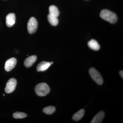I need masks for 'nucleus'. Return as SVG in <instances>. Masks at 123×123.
Returning <instances> with one entry per match:
<instances>
[{
    "label": "nucleus",
    "mask_w": 123,
    "mask_h": 123,
    "mask_svg": "<svg viewBox=\"0 0 123 123\" xmlns=\"http://www.w3.org/2000/svg\"><path fill=\"white\" fill-rule=\"evenodd\" d=\"M100 16L102 19L112 24L116 23L118 20L116 14L107 9L102 10L100 13Z\"/></svg>",
    "instance_id": "nucleus-1"
},
{
    "label": "nucleus",
    "mask_w": 123,
    "mask_h": 123,
    "mask_svg": "<svg viewBox=\"0 0 123 123\" xmlns=\"http://www.w3.org/2000/svg\"><path fill=\"white\" fill-rule=\"evenodd\" d=\"M35 90L36 93L38 96L44 97L49 93L50 88L48 85L46 83H41L36 86Z\"/></svg>",
    "instance_id": "nucleus-2"
},
{
    "label": "nucleus",
    "mask_w": 123,
    "mask_h": 123,
    "mask_svg": "<svg viewBox=\"0 0 123 123\" xmlns=\"http://www.w3.org/2000/svg\"><path fill=\"white\" fill-rule=\"evenodd\" d=\"M89 73L92 79L97 84L101 85L103 84V80L101 74L95 68H91L89 70Z\"/></svg>",
    "instance_id": "nucleus-3"
},
{
    "label": "nucleus",
    "mask_w": 123,
    "mask_h": 123,
    "mask_svg": "<svg viewBox=\"0 0 123 123\" xmlns=\"http://www.w3.org/2000/svg\"><path fill=\"white\" fill-rule=\"evenodd\" d=\"M38 27V22L34 17H31L30 18L27 23V30L31 34L35 33Z\"/></svg>",
    "instance_id": "nucleus-4"
},
{
    "label": "nucleus",
    "mask_w": 123,
    "mask_h": 123,
    "mask_svg": "<svg viewBox=\"0 0 123 123\" xmlns=\"http://www.w3.org/2000/svg\"><path fill=\"white\" fill-rule=\"evenodd\" d=\"M17 85V80L14 78H11L7 82L5 91L7 93H10L15 90Z\"/></svg>",
    "instance_id": "nucleus-5"
},
{
    "label": "nucleus",
    "mask_w": 123,
    "mask_h": 123,
    "mask_svg": "<svg viewBox=\"0 0 123 123\" xmlns=\"http://www.w3.org/2000/svg\"><path fill=\"white\" fill-rule=\"evenodd\" d=\"M17 63V60L14 57L7 60L5 63V70L8 72L11 71L15 67Z\"/></svg>",
    "instance_id": "nucleus-6"
},
{
    "label": "nucleus",
    "mask_w": 123,
    "mask_h": 123,
    "mask_svg": "<svg viewBox=\"0 0 123 123\" xmlns=\"http://www.w3.org/2000/svg\"><path fill=\"white\" fill-rule=\"evenodd\" d=\"M15 22V15L13 13L9 14L6 17V24L8 27L13 25Z\"/></svg>",
    "instance_id": "nucleus-7"
},
{
    "label": "nucleus",
    "mask_w": 123,
    "mask_h": 123,
    "mask_svg": "<svg viewBox=\"0 0 123 123\" xmlns=\"http://www.w3.org/2000/svg\"><path fill=\"white\" fill-rule=\"evenodd\" d=\"M51 62L43 61L38 64L37 67V70L38 72H43L47 70L51 66Z\"/></svg>",
    "instance_id": "nucleus-8"
},
{
    "label": "nucleus",
    "mask_w": 123,
    "mask_h": 123,
    "mask_svg": "<svg viewBox=\"0 0 123 123\" xmlns=\"http://www.w3.org/2000/svg\"><path fill=\"white\" fill-rule=\"evenodd\" d=\"M105 116V113L103 111H99L97 114L92 119L91 123H100L103 120Z\"/></svg>",
    "instance_id": "nucleus-9"
},
{
    "label": "nucleus",
    "mask_w": 123,
    "mask_h": 123,
    "mask_svg": "<svg viewBox=\"0 0 123 123\" xmlns=\"http://www.w3.org/2000/svg\"><path fill=\"white\" fill-rule=\"evenodd\" d=\"M37 60V56L32 55L27 58L24 62V65L27 68H30L34 64Z\"/></svg>",
    "instance_id": "nucleus-10"
},
{
    "label": "nucleus",
    "mask_w": 123,
    "mask_h": 123,
    "mask_svg": "<svg viewBox=\"0 0 123 123\" xmlns=\"http://www.w3.org/2000/svg\"><path fill=\"white\" fill-rule=\"evenodd\" d=\"M88 45L90 48L94 50H98L100 48L98 42L94 39H91L88 42Z\"/></svg>",
    "instance_id": "nucleus-11"
},
{
    "label": "nucleus",
    "mask_w": 123,
    "mask_h": 123,
    "mask_svg": "<svg viewBox=\"0 0 123 123\" xmlns=\"http://www.w3.org/2000/svg\"><path fill=\"white\" fill-rule=\"evenodd\" d=\"M85 113V111L84 109L79 110L73 115L72 119L75 121H78L80 120L83 117Z\"/></svg>",
    "instance_id": "nucleus-12"
},
{
    "label": "nucleus",
    "mask_w": 123,
    "mask_h": 123,
    "mask_svg": "<svg viewBox=\"0 0 123 123\" xmlns=\"http://www.w3.org/2000/svg\"><path fill=\"white\" fill-rule=\"evenodd\" d=\"M49 14L57 17L59 15V11L58 9L56 6L54 5L51 6L49 7Z\"/></svg>",
    "instance_id": "nucleus-13"
},
{
    "label": "nucleus",
    "mask_w": 123,
    "mask_h": 123,
    "mask_svg": "<svg viewBox=\"0 0 123 123\" xmlns=\"http://www.w3.org/2000/svg\"><path fill=\"white\" fill-rule=\"evenodd\" d=\"M48 20L49 23L52 25L55 26L59 23V20L57 17L49 14L48 15Z\"/></svg>",
    "instance_id": "nucleus-14"
},
{
    "label": "nucleus",
    "mask_w": 123,
    "mask_h": 123,
    "mask_svg": "<svg viewBox=\"0 0 123 123\" xmlns=\"http://www.w3.org/2000/svg\"><path fill=\"white\" fill-rule=\"evenodd\" d=\"M55 111V108L53 106H49L44 108L43 110V111L46 114L51 115L53 114Z\"/></svg>",
    "instance_id": "nucleus-15"
},
{
    "label": "nucleus",
    "mask_w": 123,
    "mask_h": 123,
    "mask_svg": "<svg viewBox=\"0 0 123 123\" xmlns=\"http://www.w3.org/2000/svg\"><path fill=\"white\" fill-rule=\"evenodd\" d=\"M27 115L25 113L21 112H14L13 115V118L15 119H23L26 117Z\"/></svg>",
    "instance_id": "nucleus-16"
},
{
    "label": "nucleus",
    "mask_w": 123,
    "mask_h": 123,
    "mask_svg": "<svg viewBox=\"0 0 123 123\" xmlns=\"http://www.w3.org/2000/svg\"><path fill=\"white\" fill-rule=\"evenodd\" d=\"M119 74H120V76L122 78H123V70H121L120 72H119Z\"/></svg>",
    "instance_id": "nucleus-17"
}]
</instances>
